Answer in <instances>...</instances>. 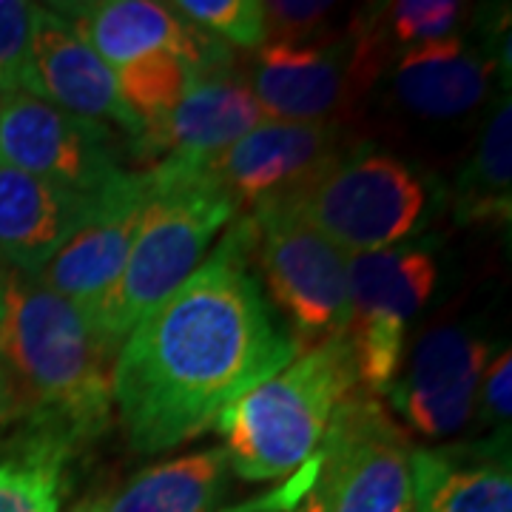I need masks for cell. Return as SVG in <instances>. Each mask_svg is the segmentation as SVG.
<instances>
[{"label": "cell", "instance_id": "obj_1", "mask_svg": "<svg viewBox=\"0 0 512 512\" xmlns=\"http://www.w3.org/2000/svg\"><path fill=\"white\" fill-rule=\"evenodd\" d=\"M256 228L237 217L217 251L148 311L114 356L111 393L137 453L197 439L299 353L251 274Z\"/></svg>", "mask_w": 512, "mask_h": 512}, {"label": "cell", "instance_id": "obj_2", "mask_svg": "<svg viewBox=\"0 0 512 512\" xmlns=\"http://www.w3.org/2000/svg\"><path fill=\"white\" fill-rule=\"evenodd\" d=\"M114 356L86 313L43 288L35 276L3 274L0 365L18 387L40 439L66 453L92 441L111 421Z\"/></svg>", "mask_w": 512, "mask_h": 512}, {"label": "cell", "instance_id": "obj_3", "mask_svg": "<svg viewBox=\"0 0 512 512\" xmlns=\"http://www.w3.org/2000/svg\"><path fill=\"white\" fill-rule=\"evenodd\" d=\"M148 171L154 200L148 202L126 265L106 296L86 313L111 350H120L131 328L200 268L222 228L242 211L202 171L200 160L163 157Z\"/></svg>", "mask_w": 512, "mask_h": 512}, {"label": "cell", "instance_id": "obj_4", "mask_svg": "<svg viewBox=\"0 0 512 512\" xmlns=\"http://www.w3.org/2000/svg\"><path fill=\"white\" fill-rule=\"evenodd\" d=\"M359 390L345 333L299 350L291 365L256 384L222 413L231 470L245 481L291 476L316 456L336 407Z\"/></svg>", "mask_w": 512, "mask_h": 512}, {"label": "cell", "instance_id": "obj_5", "mask_svg": "<svg viewBox=\"0 0 512 512\" xmlns=\"http://www.w3.org/2000/svg\"><path fill=\"white\" fill-rule=\"evenodd\" d=\"M274 200L288 202L342 254L356 256L410 237L419 228L427 194L402 160L382 151H350Z\"/></svg>", "mask_w": 512, "mask_h": 512}, {"label": "cell", "instance_id": "obj_6", "mask_svg": "<svg viewBox=\"0 0 512 512\" xmlns=\"http://www.w3.org/2000/svg\"><path fill=\"white\" fill-rule=\"evenodd\" d=\"M251 220L265 285L288 313L299 350L345 333L350 322L348 254L311 228L288 202H259Z\"/></svg>", "mask_w": 512, "mask_h": 512}, {"label": "cell", "instance_id": "obj_7", "mask_svg": "<svg viewBox=\"0 0 512 512\" xmlns=\"http://www.w3.org/2000/svg\"><path fill=\"white\" fill-rule=\"evenodd\" d=\"M325 512H413V447L376 396L353 390L319 450Z\"/></svg>", "mask_w": 512, "mask_h": 512}, {"label": "cell", "instance_id": "obj_8", "mask_svg": "<svg viewBox=\"0 0 512 512\" xmlns=\"http://www.w3.org/2000/svg\"><path fill=\"white\" fill-rule=\"evenodd\" d=\"M379 32L356 26L345 37L313 43H265L251 63V92L268 120L342 123L379 72Z\"/></svg>", "mask_w": 512, "mask_h": 512}, {"label": "cell", "instance_id": "obj_9", "mask_svg": "<svg viewBox=\"0 0 512 512\" xmlns=\"http://www.w3.org/2000/svg\"><path fill=\"white\" fill-rule=\"evenodd\" d=\"M436 285V262L421 248H382L348 256L350 322L345 328L356 376L370 396L387 393L402 367L404 328Z\"/></svg>", "mask_w": 512, "mask_h": 512}, {"label": "cell", "instance_id": "obj_10", "mask_svg": "<svg viewBox=\"0 0 512 512\" xmlns=\"http://www.w3.org/2000/svg\"><path fill=\"white\" fill-rule=\"evenodd\" d=\"M0 165L80 194H97L123 171L109 126L74 117L29 92L3 97Z\"/></svg>", "mask_w": 512, "mask_h": 512}, {"label": "cell", "instance_id": "obj_11", "mask_svg": "<svg viewBox=\"0 0 512 512\" xmlns=\"http://www.w3.org/2000/svg\"><path fill=\"white\" fill-rule=\"evenodd\" d=\"M154 200L151 171H120L94 194L83 222L55 259L35 276L43 288L89 313L106 296L126 265L131 242Z\"/></svg>", "mask_w": 512, "mask_h": 512}, {"label": "cell", "instance_id": "obj_12", "mask_svg": "<svg viewBox=\"0 0 512 512\" xmlns=\"http://www.w3.org/2000/svg\"><path fill=\"white\" fill-rule=\"evenodd\" d=\"M20 92L40 97L74 117L123 128L131 134V143L143 134L140 120L117 89L114 72L55 6H35Z\"/></svg>", "mask_w": 512, "mask_h": 512}, {"label": "cell", "instance_id": "obj_13", "mask_svg": "<svg viewBox=\"0 0 512 512\" xmlns=\"http://www.w3.org/2000/svg\"><path fill=\"white\" fill-rule=\"evenodd\" d=\"M60 15L100 55L111 72L146 55L180 57L194 77L222 72L234 63V52L220 37L180 18L171 6L151 0H106V3H60Z\"/></svg>", "mask_w": 512, "mask_h": 512}, {"label": "cell", "instance_id": "obj_14", "mask_svg": "<svg viewBox=\"0 0 512 512\" xmlns=\"http://www.w3.org/2000/svg\"><path fill=\"white\" fill-rule=\"evenodd\" d=\"M342 123L262 120L200 168L242 205L285 197L342 154Z\"/></svg>", "mask_w": 512, "mask_h": 512}, {"label": "cell", "instance_id": "obj_15", "mask_svg": "<svg viewBox=\"0 0 512 512\" xmlns=\"http://www.w3.org/2000/svg\"><path fill=\"white\" fill-rule=\"evenodd\" d=\"M490 348L470 330H430L413 353L404 379L390 387L396 410L410 430L427 439L458 433L476 410L478 382Z\"/></svg>", "mask_w": 512, "mask_h": 512}, {"label": "cell", "instance_id": "obj_16", "mask_svg": "<svg viewBox=\"0 0 512 512\" xmlns=\"http://www.w3.org/2000/svg\"><path fill=\"white\" fill-rule=\"evenodd\" d=\"M265 117L248 80L228 69L194 77L177 109L160 126L148 128L131 146L140 157H214L245 137Z\"/></svg>", "mask_w": 512, "mask_h": 512}, {"label": "cell", "instance_id": "obj_17", "mask_svg": "<svg viewBox=\"0 0 512 512\" xmlns=\"http://www.w3.org/2000/svg\"><path fill=\"white\" fill-rule=\"evenodd\" d=\"M94 194H80L0 165V265L37 276L89 220Z\"/></svg>", "mask_w": 512, "mask_h": 512}, {"label": "cell", "instance_id": "obj_18", "mask_svg": "<svg viewBox=\"0 0 512 512\" xmlns=\"http://www.w3.org/2000/svg\"><path fill=\"white\" fill-rule=\"evenodd\" d=\"M507 441L413 450V512H512Z\"/></svg>", "mask_w": 512, "mask_h": 512}, {"label": "cell", "instance_id": "obj_19", "mask_svg": "<svg viewBox=\"0 0 512 512\" xmlns=\"http://www.w3.org/2000/svg\"><path fill=\"white\" fill-rule=\"evenodd\" d=\"M493 60L470 52L456 35L410 46L396 66V97L421 117H458L490 89Z\"/></svg>", "mask_w": 512, "mask_h": 512}, {"label": "cell", "instance_id": "obj_20", "mask_svg": "<svg viewBox=\"0 0 512 512\" xmlns=\"http://www.w3.org/2000/svg\"><path fill=\"white\" fill-rule=\"evenodd\" d=\"M231 461L225 447L188 453L160 467H148L109 498H97V512H214L231 490Z\"/></svg>", "mask_w": 512, "mask_h": 512}, {"label": "cell", "instance_id": "obj_21", "mask_svg": "<svg viewBox=\"0 0 512 512\" xmlns=\"http://www.w3.org/2000/svg\"><path fill=\"white\" fill-rule=\"evenodd\" d=\"M512 106L504 100L478 137L476 154L456 185V214L464 222H510Z\"/></svg>", "mask_w": 512, "mask_h": 512}, {"label": "cell", "instance_id": "obj_22", "mask_svg": "<svg viewBox=\"0 0 512 512\" xmlns=\"http://www.w3.org/2000/svg\"><path fill=\"white\" fill-rule=\"evenodd\" d=\"M69 453L32 436L23 456L0 464V512H60V476Z\"/></svg>", "mask_w": 512, "mask_h": 512}, {"label": "cell", "instance_id": "obj_23", "mask_svg": "<svg viewBox=\"0 0 512 512\" xmlns=\"http://www.w3.org/2000/svg\"><path fill=\"white\" fill-rule=\"evenodd\" d=\"M114 77H117V89L123 94L126 106L140 120L143 134L148 128L160 126L165 117L177 109V103L183 100L185 89L191 83V74L183 60L165 52L140 57L123 69H117Z\"/></svg>", "mask_w": 512, "mask_h": 512}, {"label": "cell", "instance_id": "obj_24", "mask_svg": "<svg viewBox=\"0 0 512 512\" xmlns=\"http://www.w3.org/2000/svg\"><path fill=\"white\" fill-rule=\"evenodd\" d=\"M180 18L200 26L202 32L220 37L228 46L262 49L265 18L259 0H180L168 3Z\"/></svg>", "mask_w": 512, "mask_h": 512}, {"label": "cell", "instance_id": "obj_25", "mask_svg": "<svg viewBox=\"0 0 512 512\" xmlns=\"http://www.w3.org/2000/svg\"><path fill=\"white\" fill-rule=\"evenodd\" d=\"M461 15L464 6L453 0H402L393 3L387 12L390 32L404 46H419L427 40L450 37Z\"/></svg>", "mask_w": 512, "mask_h": 512}, {"label": "cell", "instance_id": "obj_26", "mask_svg": "<svg viewBox=\"0 0 512 512\" xmlns=\"http://www.w3.org/2000/svg\"><path fill=\"white\" fill-rule=\"evenodd\" d=\"M333 3H305V0H268L262 3L265 18V43H313L328 23Z\"/></svg>", "mask_w": 512, "mask_h": 512}, {"label": "cell", "instance_id": "obj_27", "mask_svg": "<svg viewBox=\"0 0 512 512\" xmlns=\"http://www.w3.org/2000/svg\"><path fill=\"white\" fill-rule=\"evenodd\" d=\"M32 15H35L32 3L0 0V97L20 92L23 86Z\"/></svg>", "mask_w": 512, "mask_h": 512}, {"label": "cell", "instance_id": "obj_28", "mask_svg": "<svg viewBox=\"0 0 512 512\" xmlns=\"http://www.w3.org/2000/svg\"><path fill=\"white\" fill-rule=\"evenodd\" d=\"M481 393H478V421L510 430L512 410V356L504 350L495 356L493 365L481 373Z\"/></svg>", "mask_w": 512, "mask_h": 512}, {"label": "cell", "instance_id": "obj_29", "mask_svg": "<svg viewBox=\"0 0 512 512\" xmlns=\"http://www.w3.org/2000/svg\"><path fill=\"white\" fill-rule=\"evenodd\" d=\"M316 481H319V456H313L308 464H302L296 470V476L288 484H282L279 490H274V493L242 501V504L225 512H291L302 501V495L316 487Z\"/></svg>", "mask_w": 512, "mask_h": 512}, {"label": "cell", "instance_id": "obj_30", "mask_svg": "<svg viewBox=\"0 0 512 512\" xmlns=\"http://www.w3.org/2000/svg\"><path fill=\"white\" fill-rule=\"evenodd\" d=\"M18 416H23V402H20V393L9 370L0 365V424L6 421H15Z\"/></svg>", "mask_w": 512, "mask_h": 512}, {"label": "cell", "instance_id": "obj_31", "mask_svg": "<svg viewBox=\"0 0 512 512\" xmlns=\"http://www.w3.org/2000/svg\"><path fill=\"white\" fill-rule=\"evenodd\" d=\"M291 512H325V498L319 493V487H313V490L302 495V501Z\"/></svg>", "mask_w": 512, "mask_h": 512}, {"label": "cell", "instance_id": "obj_32", "mask_svg": "<svg viewBox=\"0 0 512 512\" xmlns=\"http://www.w3.org/2000/svg\"><path fill=\"white\" fill-rule=\"evenodd\" d=\"M74 512H97V510H94V501H86V504H80Z\"/></svg>", "mask_w": 512, "mask_h": 512}, {"label": "cell", "instance_id": "obj_33", "mask_svg": "<svg viewBox=\"0 0 512 512\" xmlns=\"http://www.w3.org/2000/svg\"><path fill=\"white\" fill-rule=\"evenodd\" d=\"M0 322H3V279H0Z\"/></svg>", "mask_w": 512, "mask_h": 512}, {"label": "cell", "instance_id": "obj_34", "mask_svg": "<svg viewBox=\"0 0 512 512\" xmlns=\"http://www.w3.org/2000/svg\"><path fill=\"white\" fill-rule=\"evenodd\" d=\"M0 106H3V97H0Z\"/></svg>", "mask_w": 512, "mask_h": 512}]
</instances>
